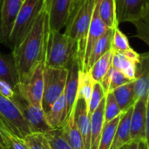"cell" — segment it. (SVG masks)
Wrapping results in <instances>:
<instances>
[{
  "label": "cell",
  "instance_id": "6da1fadb",
  "mask_svg": "<svg viewBox=\"0 0 149 149\" xmlns=\"http://www.w3.org/2000/svg\"><path fill=\"white\" fill-rule=\"evenodd\" d=\"M49 33V13L44 3L31 30L12 50L19 82L24 81L40 63L45 61Z\"/></svg>",
  "mask_w": 149,
  "mask_h": 149
},
{
  "label": "cell",
  "instance_id": "7a4b0ae2",
  "mask_svg": "<svg viewBox=\"0 0 149 149\" xmlns=\"http://www.w3.org/2000/svg\"><path fill=\"white\" fill-rule=\"evenodd\" d=\"M98 1L84 0L78 10L70 17L66 24L65 33L76 42L77 58L79 62L81 71L84 65L88 31Z\"/></svg>",
  "mask_w": 149,
  "mask_h": 149
},
{
  "label": "cell",
  "instance_id": "3957f363",
  "mask_svg": "<svg viewBox=\"0 0 149 149\" xmlns=\"http://www.w3.org/2000/svg\"><path fill=\"white\" fill-rule=\"evenodd\" d=\"M76 57V42L65 33L50 31L45 61V66L67 69Z\"/></svg>",
  "mask_w": 149,
  "mask_h": 149
},
{
  "label": "cell",
  "instance_id": "277c9868",
  "mask_svg": "<svg viewBox=\"0 0 149 149\" xmlns=\"http://www.w3.org/2000/svg\"><path fill=\"white\" fill-rule=\"evenodd\" d=\"M45 3V0H24L16 18L9 47L13 50L16 48L35 23L40 10Z\"/></svg>",
  "mask_w": 149,
  "mask_h": 149
},
{
  "label": "cell",
  "instance_id": "5b68a950",
  "mask_svg": "<svg viewBox=\"0 0 149 149\" xmlns=\"http://www.w3.org/2000/svg\"><path fill=\"white\" fill-rule=\"evenodd\" d=\"M68 70L45 66L42 107L46 113L55 101L65 93Z\"/></svg>",
  "mask_w": 149,
  "mask_h": 149
},
{
  "label": "cell",
  "instance_id": "8992f818",
  "mask_svg": "<svg viewBox=\"0 0 149 149\" xmlns=\"http://www.w3.org/2000/svg\"><path fill=\"white\" fill-rule=\"evenodd\" d=\"M11 100L19 109L31 133L45 134L52 130L51 127L47 123L45 113L42 106H36L29 103L16 90Z\"/></svg>",
  "mask_w": 149,
  "mask_h": 149
},
{
  "label": "cell",
  "instance_id": "52a82bcc",
  "mask_svg": "<svg viewBox=\"0 0 149 149\" xmlns=\"http://www.w3.org/2000/svg\"><path fill=\"white\" fill-rule=\"evenodd\" d=\"M0 118L10 132L20 138H24L31 133L16 104L1 93Z\"/></svg>",
  "mask_w": 149,
  "mask_h": 149
},
{
  "label": "cell",
  "instance_id": "ba28073f",
  "mask_svg": "<svg viewBox=\"0 0 149 149\" xmlns=\"http://www.w3.org/2000/svg\"><path fill=\"white\" fill-rule=\"evenodd\" d=\"M45 66V62L40 63L24 81L19 82L15 87V90L29 103L36 106H42Z\"/></svg>",
  "mask_w": 149,
  "mask_h": 149
},
{
  "label": "cell",
  "instance_id": "9c48e42d",
  "mask_svg": "<svg viewBox=\"0 0 149 149\" xmlns=\"http://www.w3.org/2000/svg\"><path fill=\"white\" fill-rule=\"evenodd\" d=\"M22 0H3L1 8V40L9 46L11 31L22 6Z\"/></svg>",
  "mask_w": 149,
  "mask_h": 149
},
{
  "label": "cell",
  "instance_id": "30bf717a",
  "mask_svg": "<svg viewBox=\"0 0 149 149\" xmlns=\"http://www.w3.org/2000/svg\"><path fill=\"white\" fill-rule=\"evenodd\" d=\"M72 0H51L48 9L50 31H58L66 25Z\"/></svg>",
  "mask_w": 149,
  "mask_h": 149
},
{
  "label": "cell",
  "instance_id": "8fae6325",
  "mask_svg": "<svg viewBox=\"0 0 149 149\" xmlns=\"http://www.w3.org/2000/svg\"><path fill=\"white\" fill-rule=\"evenodd\" d=\"M148 99H139L135 102L131 117V140L141 141L146 140Z\"/></svg>",
  "mask_w": 149,
  "mask_h": 149
},
{
  "label": "cell",
  "instance_id": "7c38bea8",
  "mask_svg": "<svg viewBox=\"0 0 149 149\" xmlns=\"http://www.w3.org/2000/svg\"><path fill=\"white\" fill-rule=\"evenodd\" d=\"M117 19L122 22H134L149 6V0H116Z\"/></svg>",
  "mask_w": 149,
  "mask_h": 149
},
{
  "label": "cell",
  "instance_id": "4fadbf2b",
  "mask_svg": "<svg viewBox=\"0 0 149 149\" xmlns=\"http://www.w3.org/2000/svg\"><path fill=\"white\" fill-rule=\"evenodd\" d=\"M98 3H99V1H98ZM98 3L96 4L95 10H94V12H93L92 21H91V24H90V28H89V31H88L84 65H83V68H82L81 72L86 71V67L89 57H90L94 46L96 45L98 41L101 38V37L105 34V32L107 31V29H109V28H107L106 26V24L103 23L102 19L100 17Z\"/></svg>",
  "mask_w": 149,
  "mask_h": 149
},
{
  "label": "cell",
  "instance_id": "5bb4252c",
  "mask_svg": "<svg viewBox=\"0 0 149 149\" xmlns=\"http://www.w3.org/2000/svg\"><path fill=\"white\" fill-rule=\"evenodd\" d=\"M67 70H68V75H67V80H66V85H65L64 93H65V100H66L68 115H70L77 100L79 83V75L81 72L80 65L77 57L72 60V62L71 63Z\"/></svg>",
  "mask_w": 149,
  "mask_h": 149
},
{
  "label": "cell",
  "instance_id": "9a60e30c",
  "mask_svg": "<svg viewBox=\"0 0 149 149\" xmlns=\"http://www.w3.org/2000/svg\"><path fill=\"white\" fill-rule=\"evenodd\" d=\"M73 109H74L75 121L83 138L85 149H90L91 117L88 113V104L85 100L77 98Z\"/></svg>",
  "mask_w": 149,
  "mask_h": 149
},
{
  "label": "cell",
  "instance_id": "2e32d148",
  "mask_svg": "<svg viewBox=\"0 0 149 149\" xmlns=\"http://www.w3.org/2000/svg\"><path fill=\"white\" fill-rule=\"evenodd\" d=\"M136 99H148L149 94V52L141 54L136 65Z\"/></svg>",
  "mask_w": 149,
  "mask_h": 149
},
{
  "label": "cell",
  "instance_id": "e0dca14e",
  "mask_svg": "<svg viewBox=\"0 0 149 149\" xmlns=\"http://www.w3.org/2000/svg\"><path fill=\"white\" fill-rule=\"evenodd\" d=\"M67 105L65 93H63L52 105L51 109L45 113L48 125L52 129L60 128L64 126L68 119Z\"/></svg>",
  "mask_w": 149,
  "mask_h": 149
},
{
  "label": "cell",
  "instance_id": "ac0fdd59",
  "mask_svg": "<svg viewBox=\"0 0 149 149\" xmlns=\"http://www.w3.org/2000/svg\"><path fill=\"white\" fill-rule=\"evenodd\" d=\"M133 108L124 113L119 121L111 149H120L132 141L131 140V117Z\"/></svg>",
  "mask_w": 149,
  "mask_h": 149
},
{
  "label": "cell",
  "instance_id": "d6986e66",
  "mask_svg": "<svg viewBox=\"0 0 149 149\" xmlns=\"http://www.w3.org/2000/svg\"><path fill=\"white\" fill-rule=\"evenodd\" d=\"M105 101L102 100L96 111L91 116V144L90 149H98L105 125Z\"/></svg>",
  "mask_w": 149,
  "mask_h": 149
},
{
  "label": "cell",
  "instance_id": "ffe728a7",
  "mask_svg": "<svg viewBox=\"0 0 149 149\" xmlns=\"http://www.w3.org/2000/svg\"><path fill=\"white\" fill-rule=\"evenodd\" d=\"M112 93L114 94L117 103L123 113H126L132 108L137 101L135 80L116 88Z\"/></svg>",
  "mask_w": 149,
  "mask_h": 149
},
{
  "label": "cell",
  "instance_id": "44dd1931",
  "mask_svg": "<svg viewBox=\"0 0 149 149\" xmlns=\"http://www.w3.org/2000/svg\"><path fill=\"white\" fill-rule=\"evenodd\" d=\"M61 131L64 138L72 149H85L83 138L75 121L74 109H72L66 122L61 127Z\"/></svg>",
  "mask_w": 149,
  "mask_h": 149
},
{
  "label": "cell",
  "instance_id": "7402d4cb",
  "mask_svg": "<svg viewBox=\"0 0 149 149\" xmlns=\"http://www.w3.org/2000/svg\"><path fill=\"white\" fill-rule=\"evenodd\" d=\"M0 79L15 88L19 83V76L12 54L6 56L0 53Z\"/></svg>",
  "mask_w": 149,
  "mask_h": 149
},
{
  "label": "cell",
  "instance_id": "603a6c76",
  "mask_svg": "<svg viewBox=\"0 0 149 149\" xmlns=\"http://www.w3.org/2000/svg\"><path fill=\"white\" fill-rule=\"evenodd\" d=\"M113 31H114V29H107V31L105 32V34L98 41V43L94 46V48L89 57V59H88V62H87V65L86 67V71L84 72H88L90 68L93 65V64L99 58H100L103 55H105L107 52H108L109 51L112 50Z\"/></svg>",
  "mask_w": 149,
  "mask_h": 149
},
{
  "label": "cell",
  "instance_id": "cb8c5ba5",
  "mask_svg": "<svg viewBox=\"0 0 149 149\" xmlns=\"http://www.w3.org/2000/svg\"><path fill=\"white\" fill-rule=\"evenodd\" d=\"M99 14L106 26L109 29L118 27L116 0H99Z\"/></svg>",
  "mask_w": 149,
  "mask_h": 149
},
{
  "label": "cell",
  "instance_id": "d4e9b609",
  "mask_svg": "<svg viewBox=\"0 0 149 149\" xmlns=\"http://www.w3.org/2000/svg\"><path fill=\"white\" fill-rule=\"evenodd\" d=\"M132 81L134 80L127 78L121 71L118 70L113 65L107 73V75L104 77L100 84L107 94V93H111L116 88L127 83H130Z\"/></svg>",
  "mask_w": 149,
  "mask_h": 149
},
{
  "label": "cell",
  "instance_id": "484cf974",
  "mask_svg": "<svg viewBox=\"0 0 149 149\" xmlns=\"http://www.w3.org/2000/svg\"><path fill=\"white\" fill-rule=\"evenodd\" d=\"M113 50H111L105 55H103L100 58H99L90 68L88 72L95 82L101 83L104 77L113 66Z\"/></svg>",
  "mask_w": 149,
  "mask_h": 149
},
{
  "label": "cell",
  "instance_id": "4316f807",
  "mask_svg": "<svg viewBox=\"0 0 149 149\" xmlns=\"http://www.w3.org/2000/svg\"><path fill=\"white\" fill-rule=\"evenodd\" d=\"M136 65L137 63L131 60L124 53L113 52V65L118 70L121 71L127 78L132 80L136 79Z\"/></svg>",
  "mask_w": 149,
  "mask_h": 149
},
{
  "label": "cell",
  "instance_id": "83f0119b",
  "mask_svg": "<svg viewBox=\"0 0 149 149\" xmlns=\"http://www.w3.org/2000/svg\"><path fill=\"white\" fill-rule=\"evenodd\" d=\"M120 118L121 116H119L116 119L111 120L110 122L105 123L98 149H111L114 134Z\"/></svg>",
  "mask_w": 149,
  "mask_h": 149
},
{
  "label": "cell",
  "instance_id": "f1b7e54d",
  "mask_svg": "<svg viewBox=\"0 0 149 149\" xmlns=\"http://www.w3.org/2000/svg\"><path fill=\"white\" fill-rule=\"evenodd\" d=\"M95 81L93 79L89 72H80L79 75V90H78V97L85 100L87 104L91 98L93 86Z\"/></svg>",
  "mask_w": 149,
  "mask_h": 149
},
{
  "label": "cell",
  "instance_id": "f546056e",
  "mask_svg": "<svg viewBox=\"0 0 149 149\" xmlns=\"http://www.w3.org/2000/svg\"><path fill=\"white\" fill-rule=\"evenodd\" d=\"M123 113L117 103L114 94L112 92L107 93L105 101V123L110 122L117 117L121 116Z\"/></svg>",
  "mask_w": 149,
  "mask_h": 149
},
{
  "label": "cell",
  "instance_id": "4dcf8cb0",
  "mask_svg": "<svg viewBox=\"0 0 149 149\" xmlns=\"http://www.w3.org/2000/svg\"><path fill=\"white\" fill-rule=\"evenodd\" d=\"M136 27V37L149 45V6L143 14L132 22Z\"/></svg>",
  "mask_w": 149,
  "mask_h": 149
},
{
  "label": "cell",
  "instance_id": "1f68e13d",
  "mask_svg": "<svg viewBox=\"0 0 149 149\" xmlns=\"http://www.w3.org/2000/svg\"><path fill=\"white\" fill-rule=\"evenodd\" d=\"M23 139L27 144L29 149H52L45 134L31 133Z\"/></svg>",
  "mask_w": 149,
  "mask_h": 149
},
{
  "label": "cell",
  "instance_id": "d6a6232c",
  "mask_svg": "<svg viewBox=\"0 0 149 149\" xmlns=\"http://www.w3.org/2000/svg\"><path fill=\"white\" fill-rule=\"evenodd\" d=\"M45 136L51 145L52 149H72L62 134L61 127L52 129L45 133Z\"/></svg>",
  "mask_w": 149,
  "mask_h": 149
},
{
  "label": "cell",
  "instance_id": "836d02e7",
  "mask_svg": "<svg viewBox=\"0 0 149 149\" xmlns=\"http://www.w3.org/2000/svg\"><path fill=\"white\" fill-rule=\"evenodd\" d=\"M132 49L127 36L117 27L113 31L112 50L114 52H125Z\"/></svg>",
  "mask_w": 149,
  "mask_h": 149
},
{
  "label": "cell",
  "instance_id": "e575fe53",
  "mask_svg": "<svg viewBox=\"0 0 149 149\" xmlns=\"http://www.w3.org/2000/svg\"><path fill=\"white\" fill-rule=\"evenodd\" d=\"M105 97H106V93H105L101 84L99 82H95L91 98L88 102V113H89L90 117L96 111V109L98 108L100 102L102 101V100Z\"/></svg>",
  "mask_w": 149,
  "mask_h": 149
},
{
  "label": "cell",
  "instance_id": "d590c367",
  "mask_svg": "<svg viewBox=\"0 0 149 149\" xmlns=\"http://www.w3.org/2000/svg\"><path fill=\"white\" fill-rule=\"evenodd\" d=\"M0 93L7 97L8 99L11 100L15 94V88H13L7 82L0 79Z\"/></svg>",
  "mask_w": 149,
  "mask_h": 149
},
{
  "label": "cell",
  "instance_id": "8d00e7d4",
  "mask_svg": "<svg viewBox=\"0 0 149 149\" xmlns=\"http://www.w3.org/2000/svg\"><path fill=\"white\" fill-rule=\"evenodd\" d=\"M146 141L149 148V94L147 101V123H146Z\"/></svg>",
  "mask_w": 149,
  "mask_h": 149
},
{
  "label": "cell",
  "instance_id": "74e56055",
  "mask_svg": "<svg viewBox=\"0 0 149 149\" xmlns=\"http://www.w3.org/2000/svg\"><path fill=\"white\" fill-rule=\"evenodd\" d=\"M4 127H6V126L3 124V120L0 118V149H7V146H6L4 138H3V134H2V130Z\"/></svg>",
  "mask_w": 149,
  "mask_h": 149
},
{
  "label": "cell",
  "instance_id": "f35d334b",
  "mask_svg": "<svg viewBox=\"0 0 149 149\" xmlns=\"http://www.w3.org/2000/svg\"><path fill=\"white\" fill-rule=\"evenodd\" d=\"M84 2V0H72V6H71V10H70V17L78 10L79 5ZM69 17V18H70Z\"/></svg>",
  "mask_w": 149,
  "mask_h": 149
},
{
  "label": "cell",
  "instance_id": "ab89813d",
  "mask_svg": "<svg viewBox=\"0 0 149 149\" xmlns=\"http://www.w3.org/2000/svg\"><path fill=\"white\" fill-rule=\"evenodd\" d=\"M138 145H139V141H132L127 145V149H138Z\"/></svg>",
  "mask_w": 149,
  "mask_h": 149
},
{
  "label": "cell",
  "instance_id": "60d3db41",
  "mask_svg": "<svg viewBox=\"0 0 149 149\" xmlns=\"http://www.w3.org/2000/svg\"><path fill=\"white\" fill-rule=\"evenodd\" d=\"M138 149H149L148 146V144H147V141H146V140H143V141H139Z\"/></svg>",
  "mask_w": 149,
  "mask_h": 149
},
{
  "label": "cell",
  "instance_id": "b9f144b4",
  "mask_svg": "<svg viewBox=\"0 0 149 149\" xmlns=\"http://www.w3.org/2000/svg\"><path fill=\"white\" fill-rule=\"evenodd\" d=\"M3 0H0V40H1V8H2Z\"/></svg>",
  "mask_w": 149,
  "mask_h": 149
},
{
  "label": "cell",
  "instance_id": "7bdbcfd3",
  "mask_svg": "<svg viewBox=\"0 0 149 149\" xmlns=\"http://www.w3.org/2000/svg\"><path fill=\"white\" fill-rule=\"evenodd\" d=\"M50 3H51V0H45V5L47 7V9H49V6H50Z\"/></svg>",
  "mask_w": 149,
  "mask_h": 149
},
{
  "label": "cell",
  "instance_id": "ee69618b",
  "mask_svg": "<svg viewBox=\"0 0 149 149\" xmlns=\"http://www.w3.org/2000/svg\"><path fill=\"white\" fill-rule=\"evenodd\" d=\"M127 145H125V146H123L122 148H120V149H127Z\"/></svg>",
  "mask_w": 149,
  "mask_h": 149
},
{
  "label": "cell",
  "instance_id": "f6af8a7d",
  "mask_svg": "<svg viewBox=\"0 0 149 149\" xmlns=\"http://www.w3.org/2000/svg\"><path fill=\"white\" fill-rule=\"evenodd\" d=\"M6 146H7V149H12L10 146H8V145H6Z\"/></svg>",
  "mask_w": 149,
  "mask_h": 149
},
{
  "label": "cell",
  "instance_id": "bcb514c9",
  "mask_svg": "<svg viewBox=\"0 0 149 149\" xmlns=\"http://www.w3.org/2000/svg\"><path fill=\"white\" fill-rule=\"evenodd\" d=\"M22 1H23V2H24V0H22Z\"/></svg>",
  "mask_w": 149,
  "mask_h": 149
}]
</instances>
